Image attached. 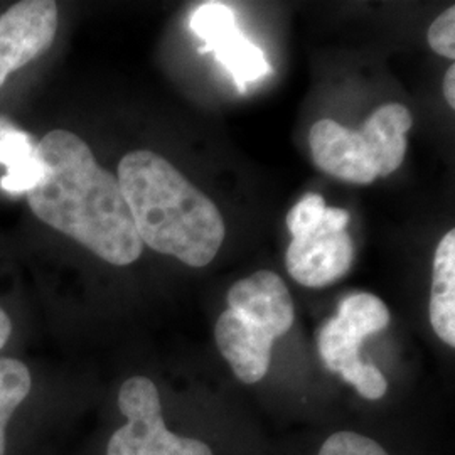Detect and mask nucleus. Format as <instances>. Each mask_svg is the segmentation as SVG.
Instances as JSON below:
<instances>
[{
    "instance_id": "1",
    "label": "nucleus",
    "mask_w": 455,
    "mask_h": 455,
    "mask_svg": "<svg viewBox=\"0 0 455 455\" xmlns=\"http://www.w3.org/2000/svg\"><path fill=\"white\" fill-rule=\"evenodd\" d=\"M44 176L28 195L34 214L86 246L101 260L125 267L142 255L118 180L97 163L73 132L52 131L39 142Z\"/></svg>"
},
{
    "instance_id": "2",
    "label": "nucleus",
    "mask_w": 455,
    "mask_h": 455,
    "mask_svg": "<svg viewBox=\"0 0 455 455\" xmlns=\"http://www.w3.org/2000/svg\"><path fill=\"white\" fill-rule=\"evenodd\" d=\"M118 184L142 244L189 267H206L225 240L216 204L164 157L135 150L118 164Z\"/></svg>"
},
{
    "instance_id": "3",
    "label": "nucleus",
    "mask_w": 455,
    "mask_h": 455,
    "mask_svg": "<svg viewBox=\"0 0 455 455\" xmlns=\"http://www.w3.org/2000/svg\"><path fill=\"white\" fill-rule=\"evenodd\" d=\"M118 407L127 423L112 435L107 455H212L201 440L165 428L159 391L148 378L127 379L118 393Z\"/></svg>"
},
{
    "instance_id": "4",
    "label": "nucleus",
    "mask_w": 455,
    "mask_h": 455,
    "mask_svg": "<svg viewBox=\"0 0 455 455\" xmlns=\"http://www.w3.org/2000/svg\"><path fill=\"white\" fill-rule=\"evenodd\" d=\"M349 220V212L327 206L317 229L292 238L287 248L285 265L297 283L321 289L336 283L351 270L355 244L346 233Z\"/></svg>"
},
{
    "instance_id": "5",
    "label": "nucleus",
    "mask_w": 455,
    "mask_h": 455,
    "mask_svg": "<svg viewBox=\"0 0 455 455\" xmlns=\"http://www.w3.org/2000/svg\"><path fill=\"white\" fill-rule=\"evenodd\" d=\"M189 26L206 43L199 48V54L214 52L216 60L231 73L240 93L246 92L248 83L272 75V66L265 60L263 51L238 29L231 7L220 2H206L193 12Z\"/></svg>"
},
{
    "instance_id": "6",
    "label": "nucleus",
    "mask_w": 455,
    "mask_h": 455,
    "mask_svg": "<svg viewBox=\"0 0 455 455\" xmlns=\"http://www.w3.org/2000/svg\"><path fill=\"white\" fill-rule=\"evenodd\" d=\"M390 324V310L373 293H353L342 299L338 314L319 332V355L332 373L358 364L363 341Z\"/></svg>"
},
{
    "instance_id": "7",
    "label": "nucleus",
    "mask_w": 455,
    "mask_h": 455,
    "mask_svg": "<svg viewBox=\"0 0 455 455\" xmlns=\"http://www.w3.org/2000/svg\"><path fill=\"white\" fill-rule=\"evenodd\" d=\"M56 31L58 5L51 0H24L0 17V88L51 46Z\"/></svg>"
},
{
    "instance_id": "8",
    "label": "nucleus",
    "mask_w": 455,
    "mask_h": 455,
    "mask_svg": "<svg viewBox=\"0 0 455 455\" xmlns=\"http://www.w3.org/2000/svg\"><path fill=\"white\" fill-rule=\"evenodd\" d=\"M229 309L260 327L274 341L292 327L293 302L280 276L261 270L238 280L228 293Z\"/></svg>"
},
{
    "instance_id": "9",
    "label": "nucleus",
    "mask_w": 455,
    "mask_h": 455,
    "mask_svg": "<svg viewBox=\"0 0 455 455\" xmlns=\"http://www.w3.org/2000/svg\"><path fill=\"white\" fill-rule=\"evenodd\" d=\"M309 144L314 163L325 174L363 186L376 180L359 132L349 131L338 122L324 118L310 129Z\"/></svg>"
},
{
    "instance_id": "10",
    "label": "nucleus",
    "mask_w": 455,
    "mask_h": 455,
    "mask_svg": "<svg viewBox=\"0 0 455 455\" xmlns=\"http://www.w3.org/2000/svg\"><path fill=\"white\" fill-rule=\"evenodd\" d=\"M214 336L221 355L240 381L253 385L265 378L272 361L274 339L260 327L228 309L220 315Z\"/></svg>"
},
{
    "instance_id": "11",
    "label": "nucleus",
    "mask_w": 455,
    "mask_h": 455,
    "mask_svg": "<svg viewBox=\"0 0 455 455\" xmlns=\"http://www.w3.org/2000/svg\"><path fill=\"white\" fill-rule=\"evenodd\" d=\"M411 114L400 103H388L374 110L359 135L366 147L376 178L393 174L405 159Z\"/></svg>"
},
{
    "instance_id": "12",
    "label": "nucleus",
    "mask_w": 455,
    "mask_h": 455,
    "mask_svg": "<svg viewBox=\"0 0 455 455\" xmlns=\"http://www.w3.org/2000/svg\"><path fill=\"white\" fill-rule=\"evenodd\" d=\"M0 165L5 167L0 188L9 195H29L44 176L39 142L14 124L0 133Z\"/></svg>"
},
{
    "instance_id": "13",
    "label": "nucleus",
    "mask_w": 455,
    "mask_h": 455,
    "mask_svg": "<svg viewBox=\"0 0 455 455\" xmlns=\"http://www.w3.org/2000/svg\"><path fill=\"white\" fill-rule=\"evenodd\" d=\"M430 323L442 341L455 346V231L451 229L435 250L430 293Z\"/></svg>"
},
{
    "instance_id": "14",
    "label": "nucleus",
    "mask_w": 455,
    "mask_h": 455,
    "mask_svg": "<svg viewBox=\"0 0 455 455\" xmlns=\"http://www.w3.org/2000/svg\"><path fill=\"white\" fill-rule=\"evenodd\" d=\"M31 391L28 366L12 358H0V455L5 454V428L17 407Z\"/></svg>"
},
{
    "instance_id": "15",
    "label": "nucleus",
    "mask_w": 455,
    "mask_h": 455,
    "mask_svg": "<svg viewBox=\"0 0 455 455\" xmlns=\"http://www.w3.org/2000/svg\"><path fill=\"white\" fill-rule=\"evenodd\" d=\"M325 208L327 206L323 196L307 195L302 197L287 214V228L292 238L309 235L317 229L323 221Z\"/></svg>"
},
{
    "instance_id": "16",
    "label": "nucleus",
    "mask_w": 455,
    "mask_h": 455,
    "mask_svg": "<svg viewBox=\"0 0 455 455\" xmlns=\"http://www.w3.org/2000/svg\"><path fill=\"white\" fill-rule=\"evenodd\" d=\"M339 374L346 383L353 385L359 395L366 400H379L388 388L387 378L370 363L359 361L358 364L344 370Z\"/></svg>"
},
{
    "instance_id": "17",
    "label": "nucleus",
    "mask_w": 455,
    "mask_h": 455,
    "mask_svg": "<svg viewBox=\"0 0 455 455\" xmlns=\"http://www.w3.org/2000/svg\"><path fill=\"white\" fill-rule=\"evenodd\" d=\"M319 455H388L373 439L355 432H338L325 440Z\"/></svg>"
},
{
    "instance_id": "18",
    "label": "nucleus",
    "mask_w": 455,
    "mask_h": 455,
    "mask_svg": "<svg viewBox=\"0 0 455 455\" xmlns=\"http://www.w3.org/2000/svg\"><path fill=\"white\" fill-rule=\"evenodd\" d=\"M428 44L437 54L455 58V7L443 11L428 29Z\"/></svg>"
},
{
    "instance_id": "19",
    "label": "nucleus",
    "mask_w": 455,
    "mask_h": 455,
    "mask_svg": "<svg viewBox=\"0 0 455 455\" xmlns=\"http://www.w3.org/2000/svg\"><path fill=\"white\" fill-rule=\"evenodd\" d=\"M443 95L449 103L451 108H455V66L452 65L447 73H445V80H443Z\"/></svg>"
},
{
    "instance_id": "20",
    "label": "nucleus",
    "mask_w": 455,
    "mask_h": 455,
    "mask_svg": "<svg viewBox=\"0 0 455 455\" xmlns=\"http://www.w3.org/2000/svg\"><path fill=\"white\" fill-rule=\"evenodd\" d=\"M11 332H12V323L9 315L0 309V349L5 346V342L9 341Z\"/></svg>"
},
{
    "instance_id": "21",
    "label": "nucleus",
    "mask_w": 455,
    "mask_h": 455,
    "mask_svg": "<svg viewBox=\"0 0 455 455\" xmlns=\"http://www.w3.org/2000/svg\"><path fill=\"white\" fill-rule=\"evenodd\" d=\"M11 124H12V122H11L9 118H5V116H0V133L5 131V129L11 125Z\"/></svg>"
}]
</instances>
